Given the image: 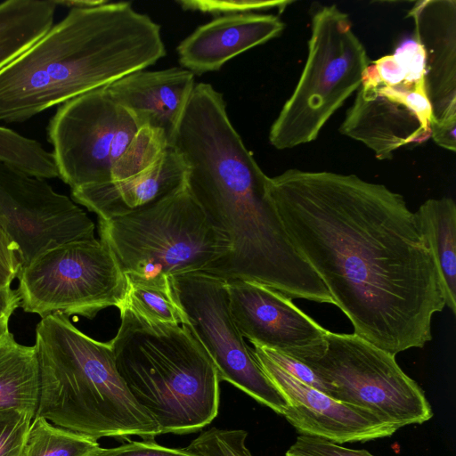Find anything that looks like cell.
<instances>
[{
  "instance_id": "cell-1",
  "label": "cell",
  "mask_w": 456,
  "mask_h": 456,
  "mask_svg": "<svg viewBox=\"0 0 456 456\" xmlns=\"http://www.w3.org/2000/svg\"><path fill=\"white\" fill-rule=\"evenodd\" d=\"M267 193L355 335L395 356L432 339L444 288L427 224L403 195L355 175L299 169L269 177Z\"/></svg>"
},
{
  "instance_id": "cell-2",
  "label": "cell",
  "mask_w": 456,
  "mask_h": 456,
  "mask_svg": "<svg viewBox=\"0 0 456 456\" xmlns=\"http://www.w3.org/2000/svg\"><path fill=\"white\" fill-rule=\"evenodd\" d=\"M165 55L160 26L130 2L69 9L0 70V121L24 122Z\"/></svg>"
},
{
  "instance_id": "cell-3",
  "label": "cell",
  "mask_w": 456,
  "mask_h": 456,
  "mask_svg": "<svg viewBox=\"0 0 456 456\" xmlns=\"http://www.w3.org/2000/svg\"><path fill=\"white\" fill-rule=\"evenodd\" d=\"M35 348L40 372L35 418L97 441L161 435L118 374L110 341L92 338L55 314L37 323Z\"/></svg>"
},
{
  "instance_id": "cell-4",
  "label": "cell",
  "mask_w": 456,
  "mask_h": 456,
  "mask_svg": "<svg viewBox=\"0 0 456 456\" xmlns=\"http://www.w3.org/2000/svg\"><path fill=\"white\" fill-rule=\"evenodd\" d=\"M110 341L128 391L160 434L203 429L217 416L221 382L212 359L188 325H155L121 309Z\"/></svg>"
},
{
  "instance_id": "cell-5",
  "label": "cell",
  "mask_w": 456,
  "mask_h": 456,
  "mask_svg": "<svg viewBox=\"0 0 456 456\" xmlns=\"http://www.w3.org/2000/svg\"><path fill=\"white\" fill-rule=\"evenodd\" d=\"M99 233L126 278L136 280L209 273L230 250L186 184L147 208L99 220Z\"/></svg>"
},
{
  "instance_id": "cell-6",
  "label": "cell",
  "mask_w": 456,
  "mask_h": 456,
  "mask_svg": "<svg viewBox=\"0 0 456 456\" xmlns=\"http://www.w3.org/2000/svg\"><path fill=\"white\" fill-rule=\"evenodd\" d=\"M348 15L335 4L312 16L308 55L299 80L269 132L278 150L314 141L330 118L361 86L370 64Z\"/></svg>"
},
{
  "instance_id": "cell-7",
  "label": "cell",
  "mask_w": 456,
  "mask_h": 456,
  "mask_svg": "<svg viewBox=\"0 0 456 456\" xmlns=\"http://www.w3.org/2000/svg\"><path fill=\"white\" fill-rule=\"evenodd\" d=\"M299 361L317 373L330 397L396 430L433 417L424 390L401 369L395 356L354 333L328 330L321 351Z\"/></svg>"
},
{
  "instance_id": "cell-8",
  "label": "cell",
  "mask_w": 456,
  "mask_h": 456,
  "mask_svg": "<svg viewBox=\"0 0 456 456\" xmlns=\"http://www.w3.org/2000/svg\"><path fill=\"white\" fill-rule=\"evenodd\" d=\"M20 306L38 314L93 319L121 305L126 280L108 246L95 238L53 248L18 273Z\"/></svg>"
},
{
  "instance_id": "cell-9",
  "label": "cell",
  "mask_w": 456,
  "mask_h": 456,
  "mask_svg": "<svg viewBox=\"0 0 456 456\" xmlns=\"http://www.w3.org/2000/svg\"><path fill=\"white\" fill-rule=\"evenodd\" d=\"M139 126L104 87L61 105L47 126L59 177L71 190L111 181V170Z\"/></svg>"
},
{
  "instance_id": "cell-10",
  "label": "cell",
  "mask_w": 456,
  "mask_h": 456,
  "mask_svg": "<svg viewBox=\"0 0 456 456\" xmlns=\"http://www.w3.org/2000/svg\"><path fill=\"white\" fill-rule=\"evenodd\" d=\"M170 279L188 326L215 363L220 380L282 415L285 400L262 370L233 320L227 281L207 273Z\"/></svg>"
},
{
  "instance_id": "cell-11",
  "label": "cell",
  "mask_w": 456,
  "mask_h": 456,
  "mask_svg": "<svg viewBox=\"0 0 456 456\" xmlns=\"http://www.w3.org/2000/svg\"><path fill=\"white\" fill-rule=\"evenodd\" d=\"M0 226L15 248L20 270L60 245L94 239V222L73 200L45 179L1 160Z\"/></svg>"
},
{
  "instance_id": "cell-12",
  "label": "cell",
  "mask_w": 456,
  "mask_h": 456,
  "mask_svg": "<svg viewBox=\"0 0 456 456\" xmlns=\"http://www.w3.org/2000/svg\"><path fill=\"white\" fill-rule=\"evenodd\" d=\"M431 123L425 60L413 64L406 77L395 83L381 80L370 63L340 132L364 143L379 159H389L399 148L427 141Z\"/></svg>"
},
{
  "instance_id": "cell-13",
  "label": "cell",
  "mask_w": 456,
  "mask_h": 456,
  "mask_svg": "<svg viewBox=\"0 0 456 456\" xmlns=\"http://www.w3.org/2000/svg\"><path fill=\"white\" fill-rule=\"evenodd\" d=\"M227 285L231 312L243 338L297 360L323 347L328 330L290 297L255 281L234 280Z\"/></svg>"
},
{
  "instance_id": "cell-14",
  "label": "cell",
  "mask_w": 456,
  "mask_h": 456,
  "mask_svg": "<svg viewBox=\"0 0 456 456\" xmlns=\"http://www.w3.org/2000/svg\"><path fill=\"white\" fill-rule=\"evenodd\" d=\"M252 352L287 403L282 416L300 435L342 444L390 437L397 431L373 415L304 384L271 361L256 345Z\"/></svg>"
},
{
  "instance_id": "cell-15",
  "label": "cell",
  "mask_w": 456,
  "mask_h": 456,
  "mask_svg": "<svg viewBox=\"0 0 456 456\" xmlns=\"http://www.w3.org/2000/svg\"><path fill=\"white\" fill-rule=\"evenodd\" d=\"M408 17L425 57V90L432 124L456 122V2H416Z\"/></svg>"
},
{
  "instance_id": "cell-16",
  "label": "cell",
  "mask_w": 456,
  "mask_h": 456,
  "mask_svg": "<svg viewBox=\"0 0 456 456\" xmlns=\"http://www.w3.org/2000/svg\"><path fill=\"white\" fill-rule=\"evenodd\" d=\"M194 74L182 67L142 69L116 80L104 89L135 119L163 130L171 146L195 86Z\"/></svg>"
},
{
  "instance_id": "cell-17",
  "label": "cell",
  "mask_w": 456,
  "mask_h": 456,
  "mask_svg": "<svg viewBox=\"0 0 456 456\" xmlns=\"http://www.w3.org/2000/svg\"><path fill=\"white\" fill-rule=\"evenodd\" d=\"M284 27L273 14L222 15L198 27L180 42L178 60L194 75L217 71L229 60L278 37Z\"/></svg>"
},
{
  "instance_id": "cell-18",
  "label": "cell",
  "mask_w": 456,
  "mask_h": 456,
  "mask_svg": "<svg viewBox=\"0 0 456 456\" xmlns=\"http://www.w3.org/2000/svg\"><path fill=\"white\" fill-rule=\"evenodd\" d=\"M187 165L169 146L162 159L148 170L132 177L71 190L73 200L110 220L147 208L186 184Z\"/></svg>"
},
{
  "instance_id": "cell-19",
  "label": "cell",
  "mask_w": 456,
  "mask_h": 456,
  "mask_svg": "<svg viewBox=\"0 0 456 456\" xmlns=\"http://www.w3.org/2000/svg\"><path fill=\"white\" fill-rule=\"evenodd\" d=\"M39 394L35 346L21 345L6 332L0 337V410L17 409L36 415Z\"/></svg>"
},
{
  "instance_id": "cell-20",
  "label": "cell",
  "mask_w": 456,
  "mask_h": 456,
  "mask_svg": "<svg viewBox=\"0 0 456 456\" xmlns=\"http://www.w3.org/2000/svg\"><path fill=\"white\" fill-rule=\"evenodd\" d=\"M57 8L56 0L0 3V70L53 27Z\"/></svg>"
},
{
  "instance_id": "cell-21",
  "label": "cell",
  "mask_w": 456,
  "mask_h": 456,
  "mask_svg": "<svg viewBox=\"0 0 456 456\" xmlns=\"http://www.w3.org/2000/svg\"><path fill=\"white\" fill-rule=\"evenodd\" d=\"M423 217L445 292V305L456 314V204L452 198L429 199L417 209Z\"/></svg>"
},
{
  "instance_id": "cell-22",
  "label": "cell",
  "mask_w": 456,
  "mask_h": 456,
  "mask_svg": "<svg viewBox=\"0 0 456 456\" xmlns=\"http://www.w3.org/2000/svg\"><path fill=\"white\" fill-rule=\"evenodd\" d=\"M126 289L118 310L155 325H188L170 278L143 281L126 278Z\"/></svg>"
},
{
  "instance_id": "cell-23",
  "label": "cell",
  "mask_w": 456,
  "mask_h": 456,
  "mask_svg": "<svg viewBox=\"0 0 456 456\" xmlns=\"http://www.w3.org/2000/svg\"><path fill=\"white\" fill-rule=\"evenodd\" d=\"M101 448L97 440L34 418L22 456H91Z\"/></svg>"
},
{
  "instance_id": "cell-24",
  "label": "cell",
  "mask_w": 456,
  "mask_h": 456,
  "mask_svg": "<svg viewBox=\"0 0 456 456\" xmlns=\"http://www.w3.org/2000/svg\"><path fill=\"white\" fill-rule=\"evenodd\" d=\"M0 160L35 177H59L52 152L39 142L4 126H0Z\"/></svg>"
},
{
  "instance_id": "cell-25",
  "label": "cell",
  "mask_w": 456,
  "mask_h": 456,
  "mask_svg": "<svg viewBox=\"0 0 456 456\" xmlns=\"http://www.w3.org/2000/svg\"><path fill=\"white\" fill-rule=\"evenodd\" d=\"M165 132L148 125L140 126L111 170V181L124 180L157 164L169 147Z\"/></svg>"
},
{
  "instance_id": "cell-26",
  "label": "cell",
  "mask_w": 456,
  "mask_h": 456,
  "mask_svg": "<svg viewBox=\"0 0 456 456\" xmlns=\"http://www.w3.org/2000/svg\"><path fill=\"white\" fill-rule=\"evenodd\" d=\"M247 436L243 429L211 428L201 431L185 448L199 456H252L246 446Z\"/></svg>"
},
{
  "instance_id": "cell-27",
  "label": "cell",
  "mask_w": 456,
  "mask_h": 456,
  "mask_svg": "<svg viewBox=\"0 0 456 456\" xmlns=\"http://www.w3.org/2000/svg\"><path fill=\"white\" fill-rule=\"evenodd\" d=\"M35 415L17 409L0 410V456H22Z\"/></svg>"
},
{
  "instance_id": "cell-28",
  "label": "cell",
  "mask_w": 456,
  "mask_h": 456,
  "mask_svg": "<svg viewBox=\"0 0 456 456\" xmlns=\"http://www.w3.org/2000/svg\"><path fill=\"white\" fill-rule=\"evenodd\" d=\"M176 3L183 10L198 11L213 15H232L279 9L282 12L291 1H260V0H180Z\"/></svg>"
},
{
  "instance_id": "cell-29",
  "label": "cell",
  "mask_w": 456,
  "mask_h": 456,
  "mask_svg": "<svg viewBox=\"0 0 456 456\" xmlns=\"http://www.w3.org/2000/svg\"><path fill=\"white\" fill-rule=\"evenodd\" d=\"M285 456H374L366 450L351 449L316 436L299 435Z\"/></svg>"
},
{
  "instance_id": "cell-30",
  "label": "cell",
  "mask_w": 456,
  "mask_h": 456,
  "mask_svg": "<svg viewBox=\"0 0 456 456\" xmlns=\"http://www.w3.org/2000/svg\"><path fill=\"white\" fill-rule=\"evenodd\" d=\"M91 456H199L186 448H169L155 440L130 441L111 448H100Z\"/></svg>"
},
{
  "instance_id": "cell-31",
  "label": "cell",
  "mask_w": 456,
  "mask_h": 456,
  "mask_svg": "<svg viewBox=\"0 0 456 456\" xmlns=\"http://www.w3.org/2000/svg\"><path fill=\"white\" fill-rule=\"evenodd\" d=\"M251 344L256 345L265 356L293 377L327 395L326 387L321 378L305 363L260 344L255 342H251Z\"/></svg>"
},
{
  "instance_id": "cell-32",
  "label": "cell",
  "mask_w": 456,
  "mask_h": 456,
  "mask_svg": "<svg viewBox=\"0 0 456 456\" xmlns=\"http://www.w3.org/2000/svg\"><path fill=\"white\" fill-rule=\"evenodd\" d=\"M19 270L20 263L15 248L0 226V285H11Z\"/></svg>"
},
{
  "instance_id": "cell-33",
  "label": "cell",
  "mask_w": 456,
  "mask_h": 456,
  "mask_svg": "<svg viewBox=\"0 0 456 456\" xmlns=\"http://www.w3.org/2000/svg\"><path fill=\"white\" fill-rule=\"evenodd\" d=\"M20 304L16 289H12L11 285H0V337L9 331L10 318Z\"/></svg>"
},
{
  "instance_id": "cell-34",
  "label": "cell",
  "mask_w": 456,
  "mask_h": 456,
  "mask_svg": "<svg viewBox=\"0 0 456 456\" xmlns=\"http://www.w3.org/2000/svg\"><path fill=\"white\" fill-rule=\"evenodd\" d=\"M456 122L444 124H432L431 136L440 147L455 151L456 150Z\"/></svg>"
},
{
  "instance_id": "cell-35",
  "label": "cell",
  "mask_w": 456,
  "mask_h": 456,
  "mask_svg": "<svg viewBox=\"0 0 456 456\" xmlns=\"http://www.w3.org/2000/svg\"><path fill=\"white\" fill-rule=\"evenodd\" d=\"M107 2L105 0H56L58 6H64L69 9L94 7Z\"/></svg>"
}]
</instances>
